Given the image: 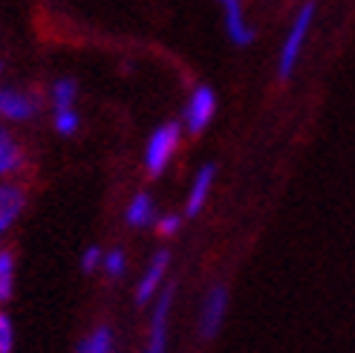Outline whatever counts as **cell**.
I'll return each instance as SVG.
<instances>
[{
	"label": "cell",
	"instance_id": "ba28073f",
	"mask_svg": "<svg viewBox=\"0 0 355 353\" xmlns=\"http://www.w3.org/2000/svg\"><path fill=\"white\" fill-rule=\"evenodd\" d=\"M29 206V194L21 183L3 180L0 183V240L9 235V229L21 220V215Z\"/></svg>",
	"mask_w": 355,
	"mask_h": 353
},
{
	"label": "cell",
	"instance_id": "9a60e30c",
	"mask_svg": "<svg viewBox=\"0 0 355 353\" xmlns=\"http://www.w3.org/2000/svg\"><path fill=\"white\" fill-rule=\"evenodd\" d=\"M52 108L55 110H64V108H76V99H78V84L73 79H58L52 84Z\"/></svg>",
	"mask_w": 355,
	"mask_h": 353
},
{
	"label": "cell",
	"instance_id": "e0dca14e",
	"mask_svg": "<svg viewBox=\"0 0 355 353\" xmlns=\"http://www.w3.org/2000/svg\"><path fill=\"white\" fill-rule=\"evenodd\" d=\"M52 125H55V131H58L61 136H73V133L78 131V125H81V119H78L76 108H64V110L52 113Z\"/></svg>",
	"mask_w": 355,
	"mask_h": 353
},
{
	"label": "cell",
	"instance_id": "7a4b0ae2",
	"mask_svg": "<svg viewBox=\"0 0 355 353\" xmlns=\"http://www.w3.org/2000/svg\"><path fill=\"white\" fill-rule=\"evenodd\" d=\"M182 145V125L180 122H165L159 125L145 142V154H141V165H145L148 176H162L168 165L173 163L176 151Z\"/></svg>",
	"mask_w": 355,
	"mask_h": 353
},
{
	"label": "cell",
	"instance_id": "ac0fdd59",
	"mask_svg": "<svg viewBox=\"0 0 355 353\" xmlns=\"http://www.w3.org/2000/svg\"><path fill=\"white\" fill-rule=\"evenodd\" d=\"M182 215H173V211H168V215H159L153 229H156V235L159 238H173V235H180V229H182Z\"/></svg>",
	"mask_w": 355,
	"mask_h": 353
},
{
	"label": "cell",
	"instance_id": "4fadbf2b",
	"mask_svg": "<svg viewBox=\"0 0 355 353\" xmlns=\"http://www.w3.org/2000/svg\"><path fill=\"white\" fill-rule=\"evenodd\" d=\"M73 353H116V333H113V327H110V325L93 327V330L76 345Z\"/></svg>",
	"mask_w": 355,
	"mask_h": 353
},
{
	"label": "cell",
	"instance_id": "30bf717a",
	"mask_svg": "<svg viewBox=\"0 0 355 353\" xmlns=\"http://www.w3.org/2000/svg\"><path fill=\"white\" fill-rule=\"evenodd\" d=\"M220 6H223V21H225V32H228V38H232V44L248 47L254 41V29L245 17L243 0H220Z\"/></svg>",
	"mask_w": 355,
	"mask_h": 353
},
{
	"label": "cell",
	"instance_id": "8fae6325",
	"mask_svg": "<svg viewBox=\"0 0 355 353\" xmlns=\"http://www.w3.org/2000/svg\"><path fill=\"white\" fill-rule=\"evenodd\" d=\"M24 165H26V151L21 145V139L9 128L0 125V183L15 176Z\"/></svg>",
	"mask_w": 355,
	"mask_h": 353
},
{
	"label": "cell",
	"instance_id": "7c38bea8",
	"mask_svg": "<svg viewBox=\"0 0 355 353\" xmlns=\"http://www.w3.org/2000/svg\"><path fill=\"white\" fill-rule=\"evenodd\" d=\"M156 217H159V211H156V200H153L150 191L133 194L128 208H124V223L130 229H148L156 223Z\"/></svg>",
	"mask_w": 355,
	"mask_h": 353
},
{
	"label": "cell",
	"instance_id": "3957f363",
	"mask_svg": "<svg viewBox=\"0 0 355 353\" xmlns=\"http://www.w3.org/2000/svg\"><path fill=\"white\" fill-rule=\"evenodd\" d=\"M228 304H232V295H228L225 284L217 281V284H211L205 290L202 302H200V313H197V330L205 342L220 336V330L228 319Z\"/></svg>",
	"mask_w": 355,
	"mask_h": 353
},
{
	"label": "cell",
	"instance_id": "277c9868",
	"mask_svg": "<svg viewBox=\"0 0 355 353\" xmlns=\"http://www.w3.org/2000/svg\"><path fill=\"white\" fill-rule=\"evenodd\" d=\"M168 267H171V252L168 249H156L150 255V261L145 263L139 281H136V304L148 307L156 302V295L168 287Z\"/></svg>",
	"mask_w": 355,
	"mask_h": 353
},
{
	"label": "cell",
	"instance_id": "2e32d148",
	"mask_svg": "<svg viewBox=\"0 0 355 353\" xmlns=\"http://www.w3.org/2000/svg\"><path fill=\"white\" fill-rule=\"evenodd\" d=\"M101 272L107 275V278H121L124 272H128V252L121 249V246H113V249L104 252L101 258Z\"/></svg>",
	"mask_w": 355,
	"mask_h": 353
},
{
	"label": "cell",
	"instance_id": "5bb4252c",
	"mask_svg": "<svg viewBox=\"0 0 355 353\" xmlns=\"http://www.w3.org/2000/svg\"><path fill=\"white\" fill-rule=\"evenodd\" d=\"M15 278H17V261L12 249H0V307L12 302L15 295Z\"/></svg>",
	"mask_w": 355,
	"mask_h": 353
},
{
	"label": "cell",
	"instance_id": "6da1fadb",
	"mask_svg": "<svg viewBox=\"0 0 355 353\" xmlns=\"http://www.w3.org/2000/svg\"><path fill=\"white\" fill-rule=\"evenodd\" d=\"M315 15H318L315 0H306V3L295 12L292 26H289V32H286V38H283L280 56H277V79H280V81H289V79H292L300 56H304V47H306L309 32H312Z\"/></svg>",
	"mask_w": 355,
	"mask_h": 353
},
{
	"label": "cell",
	"instance_id": "ffe728a7",
	"mask_svg": "<svg viewBox=\"0 0 355 353\" xmlns=\"http://www.w3.org/2000/svg\"><path fill=\"white\" fill-rule=\"evenodd\" d=\"M101 258H104V249H98L96 243L87 246V249L81 252V272H87V275L98 272L101 270Z\"/></svg>",
	"mask_w": 355,
	"mask_h": 353
},
{
	"label": "cell",
	"instance_id": "44dd1931",
	"mask_svg": "<svg viewBox=\"0 0 355 353\" xmlns=\"http://www.w3.org/2000/svg\"><path fill=\"white\" fill-rule=\"evenodd\" d=\"M0 73H3V61H0Z\"/></svg>",
	"mask_w": 355,
	"mask_h": 353
},
{
	"label": "cell",
	"instance_id": "5b68a950",
	"mask_svg": "<svg viewBox=\"0 0 355 353\" xmlns=\"http://www.w3.org/2000/svg\"><path fill=\"white\" fill-rule=\"evenodd\" d=\"M214 116H217V93L211 90L208 84L193 87V93L185 101V113H182V122H185L188 133L200 136L211 125V119Z\"/></svg>",
	"mask_w": 355,
	"mask_h": 353
},
{
	"label": "cell",
	"instance_id": "9c48e42d",
	"mask_svg": "<svg viewBox=\"0 0 355 353\" xmlns=\"http://www.w3.org/2000/svg\"><path fill=\"white\" fill-rule=\"evenodd\" d=\"M217 183V165L214 163H205L193 180L188 186V197H185V217H197L200 211L205 208V203L211 200V191H214Z\"/></svg>",
	"mask_w": 355,
	"mask_h": 353
},
{
	"label": "cell",
	"instance_id": "8992f818",
	"mask_svg": "<svg viewBox=\"0 0 355 353\" xmlns=\"http://www.w3.org/2000/svg\"><path fill=\"white\" fill-rule=\"evenodd\" d=\"M171 310H173V287L168 284L162 293L156 295V302H153L145 353H168V327H171Z\"/></svg>",
	"mask_w": 355,
	"mask_h": 353
},
{
	"label": "cell",
	"instance_id": "d6986e66",
	"mask_svg": "<svg viewBox=\"0 0 355 353\" xmlns=\"http://www.w3.org/2000/svg\"><path fill=\"white\" fill-rule=\"evenodd\" d=\"M0 353H15V322L6 310H0Z\"/></svg>",
	"mask_w": 355,
	"mask_h": 353
},
{
	"label": "cell",
	"instance_id": "52a82bcc",
	"mask_svg": "<svg viewBox=\"0 0 355 353\" xmlns=\"http://www.w3.org/2000/svg\"><path fill=\"white\" fill-rule=\"evenodd\" d=\"M41 113V99L21 87H0V119L3 122H29Z\"/></svg>",
	"mask_w": 355,
	"mask_h": 353
}]
</instances>
